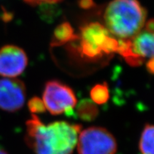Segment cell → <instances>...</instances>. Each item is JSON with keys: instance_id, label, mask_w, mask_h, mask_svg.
Listing matches in <instances>:
<instances>
[{"instance_id": "cell-1", "label": "cell", "mask_w": 154, "mask_h": 154, "mask_svg": "<svg viewBox=\"0 0 154 154\" xmlns=\"http://www.w3.org/2000/svg\"><path fill=\"white\" fill-rule=\"evenodd\" d=\"M25 141L36 154H72L82 126L66 121L44 124L32 114L26 123Z\"/></svg>"}, {"instance_id": "cell-2", "label": "cell", "mask_w": 154, "mask_h": 154, "mask_svg": "<svg viewBox=\"0 0 154 154\" xmlns=\"http://www.w3.org/2000/svg\"><path fill=\"white\" fill-rule=\"evenodd\" d=\"M147 11L138 0H112L103 13L106 29L119 40L130 39L141 32Z\"/></svg>"}, {"instance_id": "cell-3", "label": "cell", "mask_w": 154, "mask_h": 154, "mask_svg": "<svg viewBox=\"0 0 154 154\" xmlns=\"http://www.w3.org/2000/svg\"><path fill=\"white\" fill-rule=\"evenodd\" d=\"M80 50L88 59H97L103 54L117 52L119 40L109 34L103 24L91 22L81 29Z\"/></svg>"}, {"instance_id": "cell-4", "label": "cell", "mask_w": 154, "mask_h": 154, "mask_svg": "<svg viewBox=\"0 0 154 154\" xmlns=\"http://www.w3.org/2000/svg\"><path fill=\"white\" fill-rule=\"evenodd\" d=\"M79 154H116L117 142L107 129L91 126L81 131L77 140Z\"/></svg>"}, {"instance_id": "cell-5", "label": "cell", "mask_w": 154, "mask_h": 154, "mask_svg": "<svg viewBox=\"0 0 154 154\" xmlns=\"http://www.w3.org/2000/svg\"><path fill=\"white\" fill-rule=\"evenodd\" d=\"M153 32L143 28L130 39L119 40L117 53L131 66H140L146 59L153 58Z\"/></svg>"}, {"instance_id": "cell-6", "label": "cell", "mask_w": 154, "mask_h": 154, "mask_svg": "<svg viewBox=\"0 0 154 154\" xmlns=\"http://www.w3.org/2000/svg\"><path fill=\"white\" fill-rule=\"evenodd\" d=\"M42 101L46 110L52 115L70 112L77 105L74 91L58 81H49L46 84Z\"/></svg>"}, {"instance_id": "cell-7", "label": "cell", "mask_w": 154, "mask_h": 154, "mask_svg": "<svg viewBox=\"0 0 154 154\" xmlns=\"http://www.w3.org/2000/svg\"><path fill=\"white\" fill-rule=\"evenodd\" d=\"M26 90L24 83L16 78L0 79V109L7 112L20 110L24 105Z\"/></svg>"}, {"instance_id": "cell-8", "label": "cell", "mask_w": 154, "mask_h": 154, "mask_svg": "<svg viewBox=\"0 0 154 154\" xmlns=\"http://www.w3.org/2000/svg\"><path fill=\"white\" fill-rule=\"evenodd\" d=\"M27 64V55L22 48L11 44L0 48V76L3 78L19 76Z\"/></svg>"}, {"instance_id": "cell-9", "label": "cell", "mask_w": 154, "mask_h": 154, "mask_svg": "<svg viewBox=\"0 0 154 154\" xmlns=\"http://www.w3.org/2000/svg\"><path fill=\"white\" fill-rule=\"evenodd\" d=\"M77 38H79V36L75 35L74 29L70 24L64 22L59 25L55 29L52 44L54 46L62 45Z\"/></svg>"}, {"instance_id": "cell-10", "label": "cell", "mask_w": 154, "mask_h": 154, "mask_svg": "<svg viewBox=\"0 0 154 154\" xmlns=\"http://www.w3.org/2000/svg\"><path fill=\"white\" fill-rule=\"evenodd\" d=\"M153 126L147 124L144 126L139 140L140 154H153Z\"/></svg>"}, {"instance_id": "cell-11", "label": "cell", "mask_w": 154, "mask_h": 154, "mask_svg": "<svg viewBox=\"0 0 154 154\" xmlns=\"http://www.w3.org/2000/svg\"><path fill=\"white\" fill-rule=\"evenodd\" d=\"M77 114L83 121H90L94 120L99 113V109L96 103L89 100H83L78 105Z\"/></svg>"}, {"instance_id": "cell-12", "label": "cell", "mask_w": 154, "mask_h": 154, "mask_svg": "<svg viewBox=\"0 0 154 154\" xmlns=\"http://www.w3.org/2000/svg\"><path fill=\"white\" fill-rule=\"evenodd\" d=\"M91 101L96 105L106 103L109 99V86L106 83L98 84L91 88L90 91Z\"/></svg>"}, {"instance_id": "cell-13", "label": "cell", "mask_w": 154, "mask_h": 154, "mask_svg": "<svg viewBox=\"0 0 154 154\" xmlns=\"http://www.w3.org/2000/svg\"><path fill=\"white\" fill-rule=\"evenodd\" d=\"M28 107L33 114L44 113L46 111V108L44 106L43 101L37 96H34L29 101Z\"/></svg>"}, {"instance_id": "cell-14", "label": "cell", "mask_w": 154, "mask_h": 154, "mask_svg": "<svg viewBox=\"0 0 154 154\" xmlns=\"http://www.w3.org/2000/svg\"><path fill=\"white\" fill-rule=\"evenodd\" d=\"M62 0H24L25 3L30 6H38L48 4H57L60 2Z\"/></svg>"}, {"instance_id": "cell-15", "label": "cell", "mask_w": 154, "mask_h": 154, "mask_svg": "<svg viewBox=\"0 0 154 154\" xmlns=\"http://www.w3.org/2000/svg\"><path fill=\"white\" fill-rule=\"evenodd\" d=\"M146 68L148 69L149 72L151 73V74H153V58L149 59L147 63H146Z\"/></svg>"}, {"instance_id": "cell-16", "label": "cell", "mask_w": 154, "mask_h": 154, "mask_svg": "<svg viewBox=\"0 0 154 154\" xmlns=\"http://www.w3.org/2000/svg\"><path fill=\"white\" fill-rule=\"evenodd\" d=\"M0 154H9L7 153V151H6L5 149H4L3 148H2L1 146H0Z\"/></svg>"}]
</instances>
